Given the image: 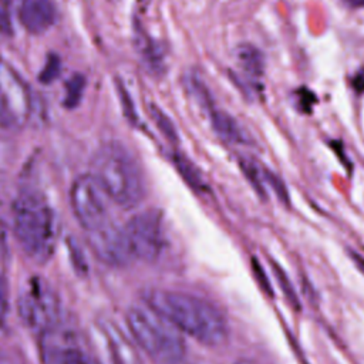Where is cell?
<instances>
[{"label": "cell", "instance_id": "cell-34", "mask_svg": "<svg viewBox=\"0 0 364 364\" xmlns=\"http://www.w3.org/2000/svg\"><path fill=\"white\" fill-rule=\"evenodd\" d=\"M172 364H189V363H185V361L182 360V361H178V363H172Z\"/></svg>", "mask_w": 364, "mask_h": 364}, {"label": "cell", "instance_id": "cell-19", "mask_svg": "<svg viewBox=\"0 0 364 364\" xmlns=\"http://www.w3.org/2000/svg\"><path fill=\"white\" fill-rule=\"evenodd\" d=\"M263 175H264V182L269 183L273 188L277 199L283 205H289L290 203V196H289V191L286 188L284 181L276 172H272L267 168H263Z\"/></svg>", "mask_w": 364, "mask_h": 364}, {"label": "cell", "instance_id": "cell-33", "mask_svg": "<svg viewBox=\"0 0 364 364\" xmlns=\"http://www.w3.org/2000/svg\"><path fill=\"white\" fill-rule=\"evenodd\" d=\"M237 364H255V363H252V361H246V360H245V361H239Z\"/></svg>", "mask_w": 364, "mask_h": 364}, {"label": "cell", "instance_id": "cell-12", "mask_svg": "<svg viewBox=\"0 0 364 364\" xmlns=\"http://www.w3.org/2000/svg\"><path fill=\"white\" fill-rule=\"evenodd\" d=\"M17 16L28 33L43 34L55 23L57 6L54 0H18Z\"/></svg>", "mask_w": 364, "mask_h": 364}, {"label": "cell", "instance_id": "cell-23", "mask_svg": "<svg viewBox=\"0 0 364 364\" xmlns=\"http://www.w3.org/2000/svg\"><path fill=\"white\" fill-rule=\"evenodd\" d=\"M151 114H152V118L155 119L158 128L162 131V134L169 138V139H175L176 138V132H175V128L172 125V122L169 121V118L155 105L151 107Z\"/></svg>", "mask_w": 364, "mask_h": 364}, {"label": "cell", "instance_id": "cell-10", "mask_svg": "<svg viewBox=\"0 0 364 364\" xmlns=\"http://www.w3.org/2000/svg\"><path fill=\"white\" fill-rule=\"evenodd\" d=\"M41 364H92L78 336L63 324L38 336Z\"/></svg>", "mask_w": 364, "mask_h": 364}, {"label": "cell", "instance_id": "cell-28", "mask_svg": "<svg viewBox=\"0 0 364 364\" xmlns=\"http://www.w3.org/2000/svg\"><path fill=\"white\" fill-rule=\"evenodd\" d=\"M58 67H60V64H58L57 60H50V61H47L46 67H44V70H43V73H41V80H43L44 82L53 81V80L57 77V74H58Z\"/></svg>", "mask_w": 364, "mask_h": 364}, {"label": "cell", "instance_id": "cell-3", "mask_svg": "<svg viewBox=\"0 0 364 364\" xmlns=\"http://www.w3.org/2000/svg\"><path fill=\"white\" fill-rule=\"evenodd\" d=\"M91 175L107 198L121 208H135L145 198L144 172L135 156L119 142H105L97 149Z\"/></svg>", "mask_w": 364, "mask_h": 364}, {"label": "cell", "instance_id": "cell-26", "mask_svg": "<svg viewBox=\"0 0 364 364\" xmlns=\"http://www.w3.org/2000/svg\"><path fill=\"white\" fill-rule=\"evenodd\" d=\"M328 146L336 152L337 158L341 161V164L346 166L347 172L351 173L353 171V165H351V161L347 158L346 155V151H344V145H343V141H338V139H331L328 141Z\"/></svg>", "mask_w": 364, "mask_h": 364}, {"label": "cell", "instance_id": "cell-20", "mask_svg": "<svg viewBox=\"0 0 364 364\" xmlns=\"http://www.w3.org/2000/svg\"><path fill=\"white\" fill-rule=\"evenodd\" d=\"M84 78L81 75L71 77L65 84V105L67 107H75L78 101L81 100L82 91H84Z\"/></svg>", "mask_w": 364, "mask_h": 364}, {"label": "cell", "instance_id": "cell-2", "mask_svg": "<svg viewBox=\"0 0 364 364\" xmlns=\"http://www.w3.org/2000/svg\"><path fill=\"white\" fill-rule=\"evenodd\" d=\"M14 237L27 257L46 263L58 240V219L54 208L38 192H21L11 206Z\"/></svg>", "mask_w": 364, "mask_h": 364}, {"label": "cell", "instance_id": "cell-24", "mask_svg": "<svg viewBox=\"0 0 364 364\" xmlns=\"http://www.w3.org/2000/svg\"><path fill=\"white\" fill-rule=\"evenodd\" d=\"M13 31L11 0H0V34L9 36Z\"/></svg>", "mask_w": 364, "mask_h": 364}, {"label": "cell", "instance_id": "cell-17", "mask_svg": "<svg viewBox=\"0 0 364 364\" xmlns=\"http://www.w3.org/2000/svg\"><path fill=\"white\" fill-rule=\"evenodd\" d=\"M175 166L179 171V173L182 175V178L192 186V189H196L198 192H206L208 191L206 181L203 179L200 171L188 158L181 156V155H175Z\"/></svg>", "mask_w": 364, "mask_h": 364}, {"label": "cell", "instance_id": "cell-18", "mask_svg": "<svg viewBox=\"0 0 364 364\" xmlns=\"http://www.w3.org/2000/svg\"><path fill=\"white\" fill-rule=\"evenodd\" d=\"M272 269H273L274 277H276V280H277V283H279V286H280L283 294L286 296L289 304H290L293 309H297V310H299V309H300V300H299V296H297V293H296V290H294V287H293V284H291L289 276H287L286 272H284L277 263H274V262L272 263Z\"/></svg>", "mask_w": 364, "mask_h": 364}, {"label": "cell", "instance_id": "cell-16", "mask_svg": "<svg viewBox=\"0 0 364 364\" xmlns=\"http://www.w3.org/2000/svg\"><path fill=\"white\" fill-rule=\"evenodd\" d=\"M239 168L242 173L245 175L246 181L250 183L253 191L263 199H267V192L264 188V175H263V166H260L255 159L249 156H240L237 159Z\"/></svg>", "mask_w": 364, "mask_h": 364}, {"label": "cell", "instance_id": "cell-15", "mask_svg": "<svg viewBox=\"0 0 364 364\" xmlns=\"http://www.w3.org/2000/svg\"><path fill=\"white\" fill-rule=\"evenodd\" d=\"M136 38V48L141 54V60L152 73L164 71V54L161 47L144 31H139Z\"/></svg>", "mask_w": 364, "mask_h": 364}, {"label": "cell", "instance_id": "cell-6", "mask_svg": "<svg viewBox=\"0 0 364 364\" xmlns=\"http://www.w3.org/2000/svg\"><path fill=\"white\" fill-rule=\"evenodd\" d=\"M33 112V92L23 75L0 58V124L9 128L24 127Z\"/></svg>", "mask_w": 364, "mask_h": 364}, {"label": "cell", "instance_id": "cell-9", "mask_svg": "<svg viewBox=\"0 0 364 364\" xmlns=\"http://www.w3.org/2000/svg\"><path fill=\"white\" fill-rule=\"evenodd\" d=\"M132 259L155 262L165 245L162 215L146 209L134 215L122 228Z\"/></svg>", "mask_w": 364, "mask_h": 364}, {"label": "cell", "instance_id": "cell-11", "mask_svg": "<svg viewBox=\"0 0 364 364\" xmlns=\"http://www.w3.org/2000/svg\"><path fill=\"white\" fill-rule=\"evenodd\" d=\"M87 243L94 256L107 266H124L132 260L124 229L112 223L87 233Z\"/></svg>", "mask_w": 364, "mask_h": 364}, {"label": "cell", "instance_id": "cell-22", "mask_svg": "<svg viewBox=\"0 0 364 364\" xmlns=\"http://www.w3.org/2000/svg\"><path fill=\"white\" fill-rule=\"evenodd\" d=\"M9 239L7 229L0 219V280H7V267H9Z\"/></svg>", "mask_w": 364, "mask_h": 364}, {"label": "cell", "instance_id": "cell-31", "mask_svg": "<svg viewBox=\"0 0 364 364\" xmlns=\"http://www.w3.org/2000/svg\"><path fill=\"white\" fill-rule=\"evenodd\" d=\"M351 255V259H353V262H354V264H355V267L364 274V257L363 256H360L358 253H355V252H351L350 253Z\"/></svg>", "mask_w": 364, "mask_h": 364}, {"label": "cell", "instance_id": "cell-8", "mask_svg": "<svg viewBox=\"0 0 364 364\" xmlns=\"http://www.w3.org/2000/svg\"><path fill=\"white\" fill-rule=\"evenodd\" d=\"M91 340L97 364H144L131 336L111 318H95Z\"/></svg>", "mask_w": 364, "mask_h": 364}, {"label": "cell", "instance_id": "cell-32", "mask_svg": "<svg viewBox=\"0 0 364 364\" xmlns=\"http://www.w3.org/2000/svg\"><path fill=\"white\" fill-rule=\"evenodd\" d=\"M348 7H353V9H361L364 7V0H343Z\"/></svg>", "mask_w": 364, "mask_h": 364}, {"label": "cell", "instance_id": "cell-25", "mask_svg": "<svg viewBox=\"0 0 364 364\" xmlns=\"http://www.w3.org/2000/svg\"><path fill=\"white\" fill-rule=\"evenodd\" d=\"M252 264H253V272H255V274H256V277H257V282H259L262 290H263L269 297H273V289H272V284H270V282H269V279H267V276H266V272L263 270V267L259 264V262H257L256 259L252 262Z\"/></svg>", "mask_w": 364, "mask_h": 364}, {"label": "cell", "instance_id": "cell-7", "mask_svg": "<svg viewBox=\"0 0 364 364\" xmlns=\"http://www.w3.org/2000/svg\"><path fill=\"white\" fill-rule=\"evenodd\" d=\"M105 198L107 195L91 173L80 175L74 179L70 189V203L85 235L112 223Z\"/></svg>", "mask_w": 364, "mask_h": 364}, {"label": "cell", "instance_id": "cell-29", "mask_svg": "<svg viewBox=\"0 0 364 364\" xmlns=\"http://www.w3.org/2000/svg\"><path fill=\"white\" fill-rule=\"evenodd\" d=\"M351 88L357 94H364V65L360 67L351 77Z\"/></svg>", "mask_w": 364, "mask_h": 364}, {"label": "cell", "instance_id": "cell-30", "mask_svg": "<svg viewBox=\"0 0 364 364\" xmlns=\"http://www.w3.org/2000/svg\"><path fill=\"white\" fill-rule=\"evenodd\" d=\"M0 364H21L14 354L0 347Z\"/></svg>", "mask_w": 364, "mask_h": 364}, {"label": "cell", "instance_id": "cell-5", "mask_svg": "<svg viewBox=\"0 0 364 364\" xmlns=\"http://www.w3.org/2000/svg\"><path fill=\"white\" fill-rule=\"evenodd\" d=\"M17 313L26 327L38 336L63 324V303L53 284L41 276H30L17 296Z\"/></svg>", "mask_w": 364, "mask_h": 364}, {"label": "cell", "instance_id": "cell-4", "mask_svg": "<svg viewBox=\"0 0 364 364\" xmlns=\"http://www.w3.org/2000/svg\"><path fill=\"white\" fill-rule=\"evenodd\" d=\"M125 324L139 351H144L152 361L172 364L183 360L182 333L145 304L129 307L125 314Z\"/></svg>", "mask_w": 364, "mask_h": 364}, {"label": "cell", "instance_id": "cell-1", "mask_svg": "<svg viewBox=\"0 0 364 364\" xmlns=\"http://www.w3.org/2000/svg\"><path fill=\"white\" fill-rule=\"evenodd\" d=\"M142 301L182 334L202 344L219 346L228 337L225 316L206 299L182 290L151 287L142 291Z\"/></svg>", "mask_w": 364, "mask_h": 364}, {"label": "cell", "instance_id": "cell-27", "mask_svg": "<svg viewBox=\"0 0 364 364\" xmlns=\"http://www.w3.org/2000/svg\"><path fill=\"white\" fill-rule=\"evenodd\" d=\"M68 249H70V256H71V260L74 263V267L80 272H84L87 266L84 263V256H82V252L78 247V245L75 242H70Z\"/></svg>", "mask_w": 364, "mask_h": 364}, {"label": "cell", "instance_id": "cell-13", "mask_svg": "<svg viewBox=\"0 0 364 364\" xmlns=\"http://www.w3.org/2000/svg\"><path fill=\"white\" fill-rule=\"evenodd\" d=\"M210 124L216 135L232 145H253V138L247 129L229 112L213 108L209 111Z\"/></svg>", "mask_w": 364, "mask_h": 364}, {"label": "cell", "instance_id": "cell-21", "mask_svg": "<svg viewBox=\"0 0 364 364\" xmlns=\"http://www.w3.org/2000/svg\"><path fill=\"white\" fill-rule=\"evenodd\" d=\"M317 101L318 100L316 94L307 87H300L294 91V105L303 114H310L313 111V107L317 104Z\"/></svg>", "mask_w": 364, "mask_h": 364}, {"label": "cell", "instance_id": "cell-14", "mask_svg": "<svg viewBox=\"0 0 364 364\" xmlns=\"http://www.w3.org/2000/svg\"><path fill=\"white\" fill-rule=\"evenodd\" d=\"M235 57L245 78L260 84L259 78L264 74V55L260 48L250 43H242L236 47Z\"/></svg>", "mask_w": 364, "mask_h": 364}]
</instances>
